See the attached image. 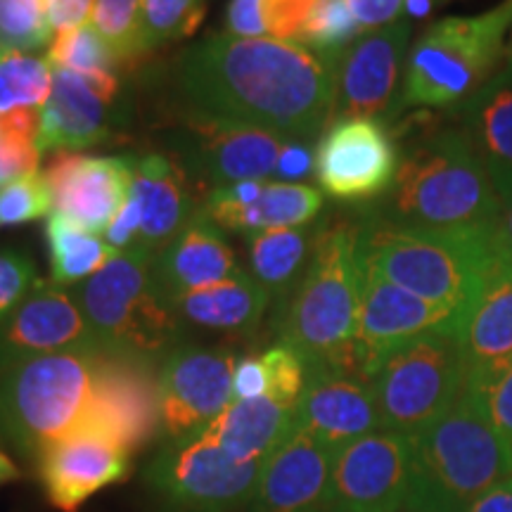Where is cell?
Masks as SVG:
<instances>
[{
	"mask_svg": "<svg viewBox=\"0 0 512 512\" xmlns=\"http://www.w3.org/2000/svg\"><path fill=\"white\" fill-rule=\"evenodd\" d=\"M183 323L202 330L226 332V335H254L266 311L271 309V294L240 268L223 283L202 287V290L178 294L171 299Z\"/></svg>",
	"mask_w": 512,
	"mask_h": 512,
	"instance_id": "f1b7e54d",
	"label": "cell"
},
{
	"mask_svg": "<svg viewBox=\"0 0 512 512\" xmlns=\"http://www.w3.org/2000/svg\"><path fill=\"white\" fill-rule=\"evenodd\" d=\"M344 3L363 34L399 22L406 12V0H344Z\"/></svg>",
	"mask_w": 512,
	"mask_h": 512,
	"instance_id": "bcb514c9",
	"label": "cell"
},
{
	"mask_svg": "<svg viewBox=\"0 0 512 512\" xmlns=\"http://www.w3.org/2000/svg\"><path fill=\"white\" fill-rule=\"evenodd\" d=\"M41 283L34 259L15 247L0 249V328Z\"/></svg>",
	"mask_w": 512,
	"mask_h": 512,
	"instance_id": "ee69618b",
	"label": "cell"
},
{
	"mask_svg": "<svg viewBox=\"0 0 512 512\" xmlns=\"http://www.w3.org/2000/svg\"><path fill=\"white\" fill-rule=\"evenodd\" d=\"M465 373L458 330L427 332L389 351L370 375L382 430L418 437L456 403Z\"/></svg>",
	"mask_w": 512,
	"mask_h": 512,
	"instance_id": "9c48e42d",
	"label": "cell"
},
{
	"mask_svg": "<svg viewBox=\"0 0 512 512\" xmlns=\"http://www.w3.org/2000/svg\"><path fill=\"white\" fill-rule=\"evenodd\" d=\"M50 38L43 0H0V43L34 53L48 48Z\"/></svg>",
	"mask_w": 512,
	"mask_h": 512,
	"instance_id": "f35d334b",
	"label": "cell"
},
{
	"mask_svg": "<svg viewBox=\"0 0 512 512\" xmlns=\"http://www.w3.org/2000/svg\"><path fill=\"white\" fill-rule=\"evenodd\" d=\"M53 88V69L46 57L0 43V114L41 110Z\"/></svg>",
	"mask_w": 512,
	"mask_h": 512,
	"instance_id": "836d02e7",
	"label": "cell"
},
{
	"mask_svg": "<svg viewBox=\"0 0 512 512\" xmlns=\"http://www.w3.org/2000/svg\"><path fill=\"white\" fill-rule=\"evenodd\" d=\"M240 268L223 228L204 209L152 261L155 280L169 299L223 283Z\"/></svg>",
	"mask_w": 512,
	"mask_h": 512,
	"instance_id": "484cf974",
	"label": "cell"
},
{
	"mask_svg": "<svg viewBox=\"0 0 512 512\" xmlns=\"http://www.w3.org/2000/svg\"><path fill=\"white\" fill-rule=\"evenodd\" d=\"M93 437H102L136 456L159 437L155 363L102 351L98 408Z\"/></svg>",
	"mask_w": 512,
	"mask_h": 512,
	"instance_id": "44dd1931",
	"label": "cell"
},
{
	"mask_svg": "<svg viewBox=\"0 0 512 512\" xmlns=\"http://www.w3.org/2000/svg\"><path fill=\"white\" fill-rule=\"evenodd\" d=\"M510 34L512 0L430 24L408 50L399 107L463 105L505 67Z\"/></svg>",
	"mask_w": 512,
	"mask_h": 512,
	"instance_id": "52a82bcc",
	"label": "cell"
},
{
	"mask_svg": "<svg viewBox=\"0 0 512 512\" xmlns=\"http://www.w3.org/2000/svg\"><path fill=\"white\" fill-rule=\"evenodd\" d=\"M503 197L458 128L434 131L401 155L375 219L430 230H489Z\"/></svg>",
	"mask_w": 512,
	"mask_h": 512,
	"instance_id": "3957f363",
	"label": "cell"
},
{
	"mask_svg": "<svg viewBox=\"0 0 512 512\" xmlns=\"http://www.w3.org/2000/svg\"><path fill=\"white\" fill-rule=\"evenodd\" d=\"M465 512H512V477L479 496Z\"/></svg>",
	"mask_w": 512,
	"mask_h": 512,
	"instance_id": "681fc988",
	"label": "cell"
},
{
	"mask_svg": "<svg viewBox=\"0 0 512 512\" xmlns=\"http://www.w3.org/2000/svg\"><path fill=\"white\" fill-rule=\"evenodd\" d=\"M465 384L477 396L489 420L512 441V358L467 373Z\"/></svg>",
	"mask_w": 512,
	"mask_h": 512,
	"instance_id": "b9f144b4",
	"label": "cell"
},
{
	"mask_svg": "<svg viewBox=\"0 0 512 512\" xmlns=\"http://www.w3.org/2000/svg\"><path fill=\"white\" fill-rule=\"evenodd\" d=\"M268 392L266 368L259 356L240 358L233 375V399H259Z\"/></svg>",
	"mask_w": 512,
	"mask_h": 512,
	"instance_id": "c3c4849f",
	"label": "cell"
},
{
	"mask_svg": "<svg viewBox=\"0 0 512 512\" xmlns=\"http://www.w3.org/2000/svg\"><path fill=\"white\" fill-rule=\"evenodd\" d=\"M200 209L190 176L174 157L159 152L140 155L131 195L105 230V240L117 252L143 247L157 254Z\"/></svg>",
	"mask_w": 512,
	"mask_h": 512,
	"instance_id": "9a60e30c",
	"label": "cell"
},
{
	"mask_svg": "<svg viewBox=\"0 0 512 512\" xmlns=\"http://www.w3.org/2000/svg\"><path fill=\"white\" fill-rule=\"evenodd\" d=\"M67 351H102V347L76 294L41 280L0 328V368L22 358Z\"/></svg>",
	"mask_w": 512,
	"mask_h": 512,
	"instance_id": "ffe728a7",
	"label": "cell"
},
{
	"mask_svg": "<svg viewBox=\"0 0 512 512\" xmlns=\"http://www.w3.org/2000/svg\"><path fill=\"white\" fill-rule=\"evenodd\" d=\"M401 152L380 119H339L316 145V181L332 200L368 204L392 190Z\"/></svg>",
	"mask_w": 512,
	"mask_h": 512,
	"instance_id": "5bb4252c",
	"label": "cell"
},
{
	"mask_svg": "<svg viewBox=\"0 0 512 512\" xmlns=\"http://www.w3.org/2000/svg\"><path fill=\"white\" fill-rule=\"evenodd\" d=\"M337 60L304 43L216 34L171 64L183 112L313 140L330 126Z\"/></svg>",
	"mask_w": 512,
	"mask_h": 512,
	"instance_id": "6da1fadb",
	"label": "cell"
},
{
	"mask_svg": "<svg viewBox=\"0 0 512 512\" xmlns=\"http://www.w3.org/2000/svg\"><path fill=\"white\" fill-rule=\"evenodd\" d=\"M313 512H320V510H313Z\"/></svg>",
	"mask_w": 512,
	"mask_h": 512,
	"instance_id": "11a10c76",
	"label": "cell"
},
{
	"mask_svg": "<svg viewBox=\"0 0 512 512\" xmlns=\"http://www.w3.org/2000/svg\"><path fill=\"white\" fill-rule=\"evenodd\" d=\"M510 57H512V34H510Z\"/></svg>",
	"mask_w": 512,
	"mask_h": 512,
	"instance_id": "f5cc1de1",
	"label": "cell"
},
{
	"mask_svg": "<svg viewBox=\"0 0 512 512\" xmlns=\"http://www.w3.org/2000/svg\"><path fill=\"white\" fill-rule=\"evenodd\" d=\"M264 463H242L202 432L178 444H164L147 465L145 479L178 512H235L254 501Z\"/></svg>",
	"mask_w": 512,
	"mask_h": 512,
	"instance_id": "30bf717a",
	"label": "cell"
},
{
	"mask_svg": "<svg viewBox=\"0 0 512 512\" xmlns=\"http://www.w3.org/2000/svg\"><path fill=\"white\" fill-rule=\"evenodd\" d=\"M311 176H316V147L311 145V140L292 138L280 155L275 181L304 183Z\"/></svg>",
	"mask_w": 512,
	"mask_h": 512,
	"instance_id": "f6af8a7d",
	"label": "cell"
},
{
	"mask_svg": "<svg viewBox=\"0 0 512 512\" xmlns=\"http://www.w3.org/2000/svg\"><path fill=\"white\" fill-rule=\"evenodd\" d=\"M361 252V249H358ZM463 320L446 306L427 302L418 294L389 283L380 271L361 259V306L354 339L356 368L370 375L389 351L437 330H458Z\"/></svg>",
	"mask_w": 512,
	"mask_h": 512,
	"instance_id": "2e32d148",
	"label": "cell"
},
{
	"mask_svg": "<svg viewBox=\"0 0 512 512\" xmlns=\"http://www.w3.org/2000/svg\"><path fill=\"white\" fill-rule=\"evenodd\" d=\"M512 477V441L470 387L427 430L413 437L411 486L403 512H465Z\"/></svg>",
	"mask_w": 512,
	"mask_h": 512,
	"instance_id": "277c9868",
	"label": "cell"
},
{
	"mask_svg": "<svg viewBox=\"0 0 512 512\" xmlns=\"http://www.w3.org/2000/svg\"><path fill=\"white\" fill-rule=\"evenodd\" d=\"M458 131L494 178L503 200L512 197V57L489 83L458 105Z\"/></svg>",
	"mask_w": 512,
	"mask_h": 512,
	"instance_id": "4316f807",
	"label": "cell"
},
{
	"mask_svg": "<svg viewBox=\"0 0 512 512\" xmlns=\"http://www.w3.org/2000/svg\"><path fill=\"white\" fill-rule=\"evenodd\" d=\"M318 228H271L249 235V273L264 290L278 311L290 302L299 280L311 261Z\"/></svg>",
	"mask_w": 512,
	"mask_h": 512,
	"instance_id": "4dcf8cb0",
	"label": "cell"
},
{
	"mask_svg": "<svg viewBox=\"0 0 512 512\" xmlns=\"http://www.w3.org/2000/svg\"><path fill=\"white\" fill-rule=\"evenodd\" d=\"M361 223L332 219L318 228L311 261L297 290L278 311L280 342L309 368L358 375L354 339L361 306Z\"/></svg>",
	"mask_w": 512,
	"mask_h": 512,
	"instance_id": "7a4b0ae2",
	"label": "cell"
},
{
	"mask_svg": "<svg viewBox=\"0 0 512 512\" xmlns=\"http://www.w3.org/2000/svg\"><path fill=\"white\" fill-rule=\"evenodd\" d=\"M323 190L306 183L245 181L216 188L202 209L223 230L256 235L271 228L311 226L323 211Z\"/></svg>",
	"mask_w": 512,
	"mask_h": 512,
	"instance_id": "603a6c76",
	"label": "cell"
},
{
	"mask_svg": "<svg viewBox=\"0 0 512 512\" xmlns=\"http://www.w3.org/2000/svg\"><path fill=\"white\" fill-rule=\"evenodd\" d=\"M46 240L50 252V283L67 287V290L72 285L86 283L119 254L100 235L76 226L57 211L46 221Z\"/></svg>",
	"mask_w": 512,
	"mask_h": 512,
	"instance_id": "1f68e13d",
	"label": "cell"
},
{
	"mask_svg": "<svg viewBox=\"0 0 512 512\" xmlns=\"http://www.w3.org/2000/svg\"><path fill=\"white\" fill-rule=\"evenodd\" d=\"M411 24L406 19L366 31L339 55L332 121L380 119L399 105L396 93L406 69Z\"/></svg>",
	"mask_w": 512,
	"mask_h": 512,
	"instance_id": "e0dca14e",
	"label": "cell"
},
{
	"mask_svg": "<svg viewBox=\"0 0 512 512\" xmlns=\"http://www.w3.org/2000/svg\"><path fill=\"white\" fill-rule=\"evenodd\" d=\"M290 140L268 128L183 112L169 150L185 174L216 190L245 181H275Z\"/></svg>",
	"mask_w": 512,
	"mask_h": 512,
	"instance_id": "8fae6325",
	"label": "cell"
},
{
	"mask_svg": "<svg viewBox=\"0 0 512 512\" xmlns=\"http://www.w3.org/2000/svg\"><path fill=\"white\" fill-rule=\"evenodd\" d=\"M413 437L377 430L339 448L320 512H403Z\"/></svg>",
	"mask_w": 512,
	"mask_h": 512,
	"instance_id": "4fadbf2b",
	"label": "cell"
},
{
	"mask_svg": "<svg viewBox=\"0 0 512 512\" xmlns=\"http://www.w3.org/2000/svg\"><path fill=\"white\" fill-rule=\"evenodd\" d=\"M323 0H230L226 34L302 43Z\"/></svg>",
	"mask_w": 512,
	"mask_h": 512,
	"instance_id": "d6a6232c",
	"label": "cell"
},
{
	"mask_svg": "<svg viewBox=\"0 0 512 512\" xmlns=\"http://www.w3.org/2000/svg\"><path fill=\"white\" fill-rule=\"evenodd\" d=\"M337 453L292 427L273 448L261 470L252 501L254 512H313L323 508Z\"/></svg>",
	"mask_w": 512,
	"mask_h": 512,
	"instance_id": "d4e9b609",
	"label": "cell"
},
{
	"mask_svg": "<svg viewBox=\"0 0 512 512\" xmlns=\"http://www.w3.org/2000/svg\"><path fill=\"white\" fill-rule=\"evenodd\" d=\"M46 62L50 69H67L76 74H95V72H117L121 67L117 57L102 41V36L95 31L91 22L81 24L76 29L57 31L50 38L46 48Z\"/></svg>",
	"mask_w": 512,
	"mask_h": 512,
	"instance_id": "8d00e7d4",
	"label": "cell"
},
{
	"mask_svg": "<svg viewBox=\"0 0 512 512\" xmlns=\"http://www.w3.org/2000/svg\"><path fill=\"white\" fill-rule=\"evenodd\" d=\"M36 463L48 503L60 512H79L88 498L124 482L133 470L131 453L93 434L57 441Z\"/></svg>",
	"mask_w": 512,
	"mask_h": 512,
	"instance_id": "cb8c5ba5",
	"label": "cell"
},
{
	"mask_svg": "<svg viewBox=\"0 0 512 512\" xmlns=\"http://www.w3.org/2000/svg\"><path fill=\"white\" fill-rule=\"evenodd\" d=\"M294 427L332 451L382 430L373 387L366 377L335 368H309L306 387L294 408Z\"/></svg>",
	"mask_w": 512,
	"mask_h": 512,
	"instance_id": "7402d4cb",
	"label": "cell"
},
{
	"mask_svg": "<svg viewBox=\"0 0 512 512\" xmlns=\"http://www.w3.org/2000/svg\"><path fill=\"white\" fill-rule=\"evenodd\" d=\"M41 110H12L0 114V188L38 174L43 152L38 150Z\"/></svg>",
	"mask_w": 512,
	"mask_h": 512,
	"instance_id": "e575fe53",
	"label": "cell"
},
{
	"mask_svg": "<svg viewBox=\"0 0 512 512\" xmlns=\"http://www.w3.org/2000/svg\"><path fill=\"white\" fill-rule=\"evenodd\" d=\"M91 24L121 67L138 64L150 53L143 34L140 0H95Z\"/></svg>",
	"mask_w": 512,
	"mask_h": 512,
	"instance_id": "d590c367",
	"label": "cell"
},
{
	"mask_svg": "<svg viewBox=\"0 0 512 512\" xmlns=\"http://www.w3.org/2000/svg\"><path fill=\"white\" fill-rule=\"evenodd\" d=\"M261 361H264L268 380L266 396L294 413L299 399H302L306 377H309L306 361L285 342H278L275 347L266 349L261 354Z\"/></svg>",
	"mask_w": 512,
	"mask_h": 512,
	"instance_id": "7bdbcfd3",
	"label": "cell"
},
{
	"mask_svg": "<svg viewBox=\"0 0 512 512\" xmlns=\"http://www.w3.org/2000/svg\"><path fill=\"white\" fill-rule=\"evenodd\" d=\"M43 5H46L48 27L57 34L91 22L95 0H43Z\"/></svg>",
	"mask_w": 512,
	"mask_h": 512,
	"instance_id": "7dc6e473",
	"label": "cell"
},
{
	"mask_svg": "<svg viewBox=\"0 0 512 512\" xmlns=\"http://www.w3.org/2000/svg\"><path fill=\"white\" fill-rule=\"evenodd\" d=\"M136 159L57 152L43 171L53 192V211L95 235L105 233L131 195Z\"/></svg>",
	"mask_w": 512,
	"mask_h": 512,
	"instance_id": "d6986e66",
	"label": "cell"
},
{
	"mask_svg": "<svg viewBox=\"0 0 512 512\" xmlns=\"http://www.w3.org/2000/svg\"><path fill=\"white\" fill-rule=\"evenodd\" d=\"M53 209V192L41 171L0 188V226H24L48 219Z\"/></svg>",
	"mask_w": 512,
	"mask_h": 512,
	"instance_id": "60d3db41",
	"label": "cell"
},
{
	"mask_svg": "<svg viewBox=\"0 0 512 512\" xmlns=\"http://www.w3.org/2000/svg\"><path fill=\"white\" fill-rule=\"evenodd\" d=\"M358 249L389 283L456 311L460 320L475 304L496 256L494 228L430 230L375 216L361 221Z\"/></svg>",
	"mask_w": 512,
	"mask_h": 512,
	"instance_id": "5b68a950",
	"label": "cell"
},
{
	"mask_svg": "<svg viewBox=\"0 0 512 512\" xmlns=\"http://www.w3.org/2000/svg\"><path fill=\"white\" fill-rule=\"evenodd\" d=\"M209 0H140L147 48L157 50L190 38L207 17Z\"/></svg>",
	"mask_w": 512,
	"mask_h": 512,
	"instance_id": "74e56055",
	"label": "cell"
},
{
	"mask_svg": "<svg viewBox=\"0 0 512 512\" xmlns=\"http://www.w3.org/2000/svg\"><path fill=\"white\" fill-rule=\"evenodd\" d=\"M460 344L467 373L512 358V261L498 249L482 290L463 320Z\"/></svg>",
	"mask_w": 512,
	"mask_h": 512,
	"instance_id": "83f0119b",
	"label": "cell"
},
{
	"mask_svg": "<svg viewBox=\"0 0 512 512\" xmlns=\"http://www.w3.org/2000/svg\"><path fill=\"white\" fill-rule=\"evenodd\" d=\"M117 72H53V88L41 107V152H76L110 143L119 128Z\"/></svg>",
	"mask_w": 512,
	"mask_h": 512,
	"instance_id": "ac0fdd59",
	"label": "cell"
},
{
	"mask_svg": "<svg viewBox=\"0 0 512 512\" xmlns=\"http://www.w3.org/2000/svg\"><path fill=\"white\" fill-rule=\"evenodd\" d=\"M292 427V411L268 396H259V399H233L204 432L235 460L266 463L273 448L290 434Z\"/></svg>",
	"mask_w": 512,
	"mask_h": 512,
	"instance_id": "f546056e",
	"label": "cell"
},
{
	"mask_svg": "<svg viewBox=\"0 0 512 512\" xmlns=\"http://www.w3.org/2000/svg\"><path fill=\"white\" fill-rule=\"evenodd\" d=\"M19 477H22L19 467L12 463V458H8L3 451H0V486H5V484H10V482H17Z\"/></svg>",
	"mask_w": 512,
	"mask_h": 512,
	"instance_id": "816d5d0a",
	"label": "cell"
},
{
	"mask_svg": "<svg viewBox=\"0 0 512 512\" xmlns=\"http://www.w3.org/2000/svg\"><path fill=\"white\" fill-rule=\"evenodd\" d=\"M152 261L150 249H124L74 292L107 354L162 363L183 342L185 323L155 280Z\"/></svg>",
	"mask_w": 512,
	"mask_h": 512,
	"instance_id": "ba28073f",
	"label": "cell"
},
{
	"mask_svg": "<svg viewBox=\"0 0 512 512\" xmlns=\"http://www.w3.org/2000/svg\"><path fill=\"white\" fill-rule=\"evenodd\" d=\"M363 31L356 24L344 0H323L316 15H313L309 29L304 34V46L316 50L318 55L339 60V55L361 36Z\"/></svg>",
	"mask_w": 512,
	"mask_h": 512,
	"instance_id": "ab89813d",
	"label": "cell"
},
{
	"mask_svg": "<svg viewBox=\"0 0 512 512\" xmlns=\"http://www.w3.org/2000/svg\"><path fill=\"white\" fill-rule=\"evenodd\" d=\"M238 356L226 347L181 342L157 370L159 437L164 444L200 437L233 401Z\"/></svg>",
	"mask_w": 512,
	"mask_h": 512,
	"instance_id": "7c38bea8",
	"label": "cell"
},
{
	"mask_svg": "<svg viewBox=\"0 0 512 512\" xmlns=\"http://www.w3.org/2000/svg\"><path fill=\"white\" fill-rule=\"evenodd\" d=\"M100 361L102 351H67L0 368V427L24 456L93 432Z\"/></svg>",
	"mask_w": 512,
	"mask_h": 512,
	"instance_id": "8992f818",
	"label": "cell"
},
{
	"mask_svg": "<svg viewBox=\"0 0 512 512\" xmlns=\"http://www.w3.org/2000/svg\"><path fill=\"white\" fill-rule=\"evenodd\" d=\"M494 242L498 252L512 261V197L503 200L501 214H498V221L494 226Z\"/></svg>",
	"mask_w": 512,
	"mask_h": 512,
	"instance_id": "f907efd6",
	"label": "cell"
},
{
	"mask_svg": "<svg viewBox=\"0 0 512 512\" xmlns=\"http://www.w3.org/2000/svg\"><path fill=\"white\" fill-rule=\"evenodd\" d=\"M0 439H3V427H0Z\"/></svg>",
	"mask_w": 512,
	"mask_h": 512,
	"instance_id": "db71d44e",
	"label": "cell"
}]
</instances>
